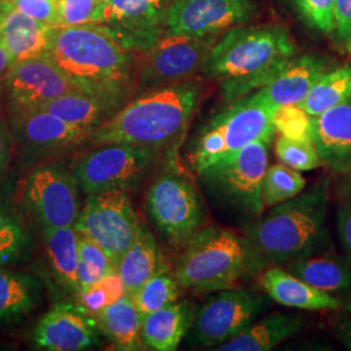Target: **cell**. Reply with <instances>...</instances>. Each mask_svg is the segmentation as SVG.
Segmentation results:
<instances>
[{"mask_svg":"<svg viewBox=\"0 0 351 351\" xmlns=\"http://www.w3.org/2000/svg\"><path fill=\"white\" fill-rule=\"evenodd\" d=\"M29 246L25 220L14 207L0 202V267L21 259Z\"/></svg>","mask_w":351,"mask_h":351,"instance_id":"cell-32","label":"cell"},{"mask_svg":"<svg viewBox=\"0 0 351 351\" xmlns=\"http://www.w3.org/2000/svg\"><path fill=\"white\" fill-rule=\"evenodd\" d=\"M261 285L269 298L285 307L322 311L337 310L342 304L337 297L311 287L282 267L265 268L261 275Z\"/></svg>","mask_w":351,"mask_h":351,"instance_id":"cell-22","label":"cell"},{"mask_svg":"<svg viewBox=\"0 0 351 351\" xmlns=\"http://www.w3.org/2000/svg\"><path fill=\"white\" fill-rule=\"evenodd\" d=\"M51 268L64 287L78 291V233L75 226L43 229Z\"/></svg>","mask_w":351,"mask_h":351,"instance_id":"cell-29","label":"cell"},{"mask_svg":"<svg viewBox=\"0 0 351 351\" xmlns=\"http://www.w3.org/2000/svg\"><path fill=\"white\" fill-rule=\"evenodd\" d=\"M124 104L125 103L111 97L78 88L40 106L39 108L49 111L69 124L94 132Z\"/></svg>","mask_w":351,"mask_h":351,"instance_id":"cell-23","label":"cell"},{"mask_svg":"<svg viewBox=\"0 0 351 351\" xmlns=\"http://www.w3.org/2000/svg\"><path fill=\"white\" fill-rule=\"evenodd\" d=\"M77 295L80 304L88 314L95 316L106 307L128 295V293L119 272L113 271L86 288L80 289Z\"/></svg>","mask_w":351,"mask_h":351,"instance_id":"cell-36","label":"cell"},{"mask_svg":"<svg viewBox=\"0 0 351 351\" xmlns=\"http://www.w3.org/2000/svg\"><path fill=\"white\" fill-rule=\"evenodd\" d=\"M267 308L258 293L246 288L217 291L194 315L191 336L203 346H220L239 336Z\"/></svg>","mask_w":351,"mask_h":351,"instance_id":"cell-12","label":"cell"},{"mask_svg":"<svg viewBox=\"0 0 351 351\" xmlns=\"http://www.w3.org/2000/svg\"><path fill=\"white\" fill-rule=\"evenodd\" d=\"M216 42V36L165 34L147 52L137 53V88L147 91L191 80L203 71Z\"/></svg>","mask_w":351,"mask_h":351,"instance_id":"cell-11","label":"cell"},{"mask_svg":"<svg viewBox=\"0 0 351 351\" xmlns=\"http://www.w3.org/2000/svg\"><path fill=\"white\" fill-rule=\"evenodd\" d=\"M139 221L129 193L108 190L88 194L75 229L98 243L117 269L120 259L137 234Z\"/></svg>","mask_w":351,"mask_h":351,"instance_id":"cell-10","label":"cell"},{"mask_svg":"<svg viewBox=\"0 0 351 351\" xmlns=\"http://www.w3.org/2000/svg\"><path fill=\"white\" fill-rule=\"evenodd\" d=\"M269 143L256 141L198 172L219 201L247 216L263 213L262 181L268 168Z\"/></svg>","mask_w":351,"mask_h":351,"instance_id":"cell-8","label":"cell"},{"mask_svg":"<svg viewBox=\"0 0 351 351\" xmlns=\"http://www.w3.org/2000/svg\"><path fill=\"white\" fill-rule=\"evenodd\" d=\"M36 304L32 278L0 267V322H12Z\"/></svg>","mask_w":351,"mask_h":351,"instance_id":"cell-31","label":"cell"},{"mask_svg":"<svg viewBox=\"0 0 351 351\" xmlns=\"http://www.w3.org/2000/svg\"><path fill=\"white\" fill-rule=\"evenodd\" d=\"M17 10L51 27L58 24L59 0H11Z\"/></svg>","mask_w":351,"mask_h":351,"instance_id":"cell-41","label":"cell"},{"mask_svg":"<svg viewBox=\"0 0 351 351\" xmlns=\"http://www.w3.org/2000/svg\"><path fill=\"white\" fill-rule=\"evenodd\" d=\"M167 154L126 143L101 145L80 156L72 173L86 195L108 190L129 191L138 188Z\"/></svg>","mask_w":351,"mask_h":351,"instance_id":"cell-9","label":"cell"},{"mask_svg":"<svg viewBox=\"0 0 351 351\" xmlns=\"http://www.w3.org/2000/svg\"><path fill=\"white\" fill-rule=\"evenodd\" d=\"M14 137L37 150H60L88 141L91 130L69 124L43 108L8 111Z\"/></svg>","mask_w":351,"mask_h":351,"instance_id":"cell-18","label":"cell"},{"mask_svg":"<svg viewBox=\"0 0 351 351\" xmlns=\"http://www.w3.org/2000/svg\"><path fill=\"white\" fill-rule=\"evenodd\" d=\"M103 1H106V0H103Z\"/></svg>","mask_w":351,"mask_h":351,"instance_id":"cell-49","label":"cell"},{"mask_svg":"<svg viewBox=\"0 0 351 351\" xmlns=\"http://www.w3.org/2000/svg\"><path fill=\"white\" fill-rule=\"evenodd\" d=\"M282 268L311 287L330 294L351 288L350 264L326 251L297 259Z\"/></svg>","mask_w":351,"mask_h":351,"instance_id":"cell-27","label":"cell"},{"mask_svg":"<svg viewBox=\"0 0 351 351\" xmlns=\"http://www.w3.org/2000/svg\"><path fill=\"white\" fill-rule=\"evenodd\" d=\"M78 233V232H77ZM113 271H117L110 256L98 243L78 233V285L86 288ZM78 289V290H80Z\"/></svg>","mask_w":351,"mask_h":351,"instance_id":"cell-35","label":"cell"},{"mask_svg":"<svg viewBox=\"0 0 351 351\" xmlns=\"http://www.w3.org/2000/svg\"><path fill=\"white\" fill-rule=\"evenodd\" d=\"M336 333L342 345L348 350H351V317H345L339 320L336 324Z\"/></svg>","mask_w":351,"mask_h":351,"instance_id":"cell-45","label":"cell"},{"mask_svg":"<svg viewBox=\"0 0 351 351\" xmlns=\"http://www.w3.org/2000/svg\"><path fill=\"white\" fill-rule=\"evenodd\" d=\"M180 284L175 274L165 267L150 277L141 288L130 295L142 316L158 311L165 306L175 303L180 295Z\"/></svg>","mask_w":351,"mask_h":351,"instance_id":"cell-34","label":"cell"},{"mask_svg":"<svg viewBox=\"0 0 351 351\" xmlns=\"http://www.w3.org/2000/svg\"><path fill=\"white\" fill-rule=\"evenodd\" d=\"M303 328V319L297 315L274 313L255 320L239 336L216 348L220 351H268L294 337Z\"/></svg>","mask_w":351,"mask_h":351,"instance_id":"cell-25","label":"cell"},{"mask_svg":"<svg viewBox=\"0 0 351 351\" xmlns=\"http://www.w3.org/2000/svg\"><path fill=\"white\" fill-rule=\"evenodd\" d=\"M97 326V319L82 306L59 304L38 322L33 339L43 350H85L98 341Z\"/></svg>","mask_w":351,"mask_h":351,"instance_id":"cell-17","label":"cell"},{"mask_svg":"<svg viewBox=\"0 0 351 351\" xmlns=\"http://www.w3.org/2000/svg\"><path fill=\"white\" fill-rule=\"evenodd\" d=\"M326 72V60L322 58L314 55L293 58L267 86L256 91L274 110L289 104L300 106Z\"/></svg>","mask_w":351,"mask_h":351,"instance_id":"cell-20","label":"cell"},{"mask_svg":"<svg viewBox=\"0 0 351 351\" xmlns=\"http://www.w3.org/2000/svg\"><path fill=\"white\" fill-rule=\"evenodd\" d=\"M51 26L16 8L11 0H0V43L13 62L46 53Z\"/></svg>","mask_w":351,"mask_h":351,"instance_id":"cell-21","label":"cell"},{"mask_svg":"<svg viewBox=\"0 0 351 351\" xmlns=\"http://www.w3.org/2000/svg\"><path fill=\"white\" fill-rule=\"evenodd\" d=\"M0 86L8 111L40 107L82 88L47 55L13 62Z\"/></svg>","mask_w":351,"mask_h":351,"instance_id":"cell-15","label":"cell"},{"mask_svg":"<svg viewBox=\"0 0 351 351\" xmlns=\"http://www.w3.org/2000/svg\"><path fill=\"white\" fill-rule=\"evenodd\" d=\"M297 11L306 24L320 30L332 33L336 29L335 7L336 0H293Z\"/></svg>","mask_w":351,"mask_h":351,"instance_id":"cell-40","label":"cell"},{"mask_svg":"<svg viewBox=\"0 0 351 351\" xmlns=\"http://www.w3.org/2000/svg\"><path fill=\"white\" fill-rule=\"evenodd\" d=\"M169 151L163 168L152 181L146 195V211L167 243L182 250L204 226L206 211L194 180Z\"/></svg>","mask_w":351,"mask_h":351,"instance_id":"cell-6","label":"cell"},{"mask_svg":"<svg viewBox=\"0 0 351 351\" xmlns=\"http://www.w3.org/2000/svg\"><path fill=\"white\" fill-rule=\"evenodd\" d=\"M326 206V184L320 182L259 215L242 234L247 254V275H258L268 267H285L297 259L324 252L329 246Z\"/></svg>","mask_w":351,"mask_h":351,"instance_id":"cell-1","label":"cell"},{"mask_svg":"<svg viewBox=\"0 0 351 351\" xmlns=\"http://www.w3.org/2000/svg\"><path fill=\"white\" fill-rule=\"evenodd\" d=\"M94 317L117 350H138L143 345L141 337L143 316L130 295L114 302Z\"/></svg>","mask_w":351,"mask_h":351,"instance_id":"cell-28","label":"cell"},{"mask_svg":"<svg viewBox=\"0 0 351 351\" xmlns=\"http://www.w3.org/2000/svg\"><path fill=\"white\" fill-rule=\"evenodd\" d=\"M275 154L280 163L300 172H308L323 165L314 139H294L280 136L275 143Z\"/></svg>","mask_w":351,"mask_h":351,"instance_id":"cell-37","label":"cell"},{"mask_svg":"<svg viewBox=\"0 0 351 351\" xmlns=\"http://www.w3.org/2000/svg\"><path fill=\"white\" fill-rule=\"evenodd\" d=\"M274 110L258 91L241 98L203 128L190 152V164L198 173L228 155L263 141L271 145L276 129Z\"/></svg>","mask_w":351,"mask_h":351,"instance_id":"cell-7","label":"cell"},{"mask_svg":"<svg viewBox=\"0 0 351 351\" xmlns=\"http://www.w3.org/2000/svg\"><path fill=\"white\" fill-rule=\"evenodd\" d=\"M78 190L72 172L56 164L39 165L26 178V206L43 229L75 226L81 213Z\"/></svg>","mask_w":351,"mask_h":351,"instance_id":"cell-14","label":"cell"},{"mask_svg":"<svg viewBox=\"0 0 351 351\" xmlns=\"http://www.w3.org/2000/svg\"><path fill=\"white\" fill-rule=\"evenodd\" d=\"M337 232L341 246L351 263V186L337 208Z\"/></svg>","mask_w":351,"mask_h":351,"instance_id":"cell-42","label":"cell"},{"mask_svg":"<svg viewBox=\"0 0 351 351\" xmlns=\"http://www.w3.org/2000/svg\"><path fill=\"white\" fill-rule=\"evenodd\" d=\"M202 98L198 81L145 91L125 103L88 137L93 146L126 143L154 150H177Z\"/></svg>","mask_w":351,"mask_h":351,"instance_id":"cell-2","label":"cell"},{"mask_svg":"<svg viewBox=\"0 0 351 351\" xmlns=\"http://www.w3.org/2000/svg\"><path fill=\"white\" fill-rule=\"evenodd\" d=\"M180 287L197 293H217L247 275V254L242 236L223 226L201 228L176 262Z\"/></svg>","mask_w":351,"mask_h":351,"instance_id":"cell-5","label":"cell"},{"mask_svg":"<svg viewBox=\"0 0 351 351\" xmlns=\"http://www.w3.org/2000/svg\"><path fill=\"white\" fill-rule=\"evenodd\" d=\"M274 126L281 136L294 139H313V116L301 106H281L274 113Z\"/></svg>","mask_w":351,"mask_h":351,"instance_id":"cell-38","label":"cell"},{"mask_svg":"<svg viewBox=\"0 0 351 351\" xmlns=\"http://www.w3.org/2000/svg\"><path fill=\"white\" fill-rule=\"evenodd\" d=\"M336 36L345 42L351 40V0H336L335 7Z\"/></svg>","mask_w":351,"mask_h":351,"instance_id":"cell-43","label":"cell"},{"mask_svg":"<svg viewBox=\"0 0 351 351\" xmlns=\"http://www.w3.org/2000/svg\"><path fill=\"white\" fill-rule=\"evenodd\" d=\"M45 55L88 91L128 103L137 88V53L97 24L51 27Z\"/></svg>","mask_w":351,"mask_h":351,"instance_id":"cell-3","label":"cell"},{"mask_svg":"<svg viewBox=\"0 0 351 351\" xmlns=\"http://www.w3.org/2000/svg\"><path fill=\"white\" fill-rule=\"evenodd\" d=\"M295 52L282 26H236L215 43L203 72L219 81L224 101L232 104L267 86Z\"/></svg>","mask_w":351,"mask_h":351,"instance_id":"cell-4","label":"cell"},{"mask_svg":"<svg viewBox=\"0 0 351 351\" xmlns=\"http://www.w3.org/2000/svg\"><path fill=\"white\" fill-rule=\"evenodd\" d=\"M194 315L190 303L182 301L143 316L141 332L143 345L151 350H177L193 326Z\"/></svg>","mask_w":351,"mask_h":351,"instance_id":"cell-24","label":"cell"},{"mask_svg":"<svg viewBox=\"0 0 351 351\" xmlns=\"http://www.w3.org/2000/svg\"><path fill=\"white\" fill-rule=\"evenodd\" d=\"M313 139L324 167L351 173V99L313 117Z\"/></svg>","mask_w":351,"mask_h":351,"instance_id":"cell-19","label":"cell"},{"mask_svg":"<svg viewBox=\"0 0 351 351\" xmlns=\"http://www.w3.org/2000/svg\"><path fill=\"white\" fill-rule=\"evenodd\" d=\"M165 268L159 246L149 226L139 221L137 234L117 265L128 295H133L150 277Z\"/></svg>","mask_w":351,"mask_h":351,"instance_id":"cell-26","label":"cell"},{"mask_svg":"<svg viewBox=\"0 0 351 351\" xmlns=\"http://www.w3.org/2000/svg\"><path fill=\"white\" fill-rule=\"evenodd\" d=\"M13 58L12 55L5 50V47L0 43V85L4 80V77L7 75L10 66L12 65Z\"/></svg>","mask_w":351,"mask_h":351,"instance_id":"cell-46","label":"cell"},{"mask_svg":"<svg viewBox=\"0 0 351 351\" xmlns=\"http://www.w3.org/2000/svg\"><path fill=\"white\" fill-rule=\"evenodd\" d=\"M306 188V180L300 171H295L282 163L268 165L262 181V199L264 208L300 195Z\"/></svg>","mask_w":351,"mask_h":351,"instance_id":"cell-33","label":"cell"},{"mask_svg":"<svg viewBox=\"0 0 351 351\" xmlns=\"http://www.w3.org/2000/svg\"><path fill=\"white\" fill-rule=\"evenodd\" d=\"M11 133L7 125L0 119V177L5 172L11 159Z\"/></svg>","mask_w":351,"mask_h":351,"instance_id":"cell-44","label":"cell"},{"mask_svg":"<svg viewBox=\"0 0 351 351\" xmlns=\"http://www.w3.org/2000/svg\"><path fill=\"white\" fill-rule=\"evenodd\" d=\"M103 3V0H59V16L55 27L97 24Z\"/></svg>","mask_w":351,"mask_h":351,"instance_id":"cell-39","label":"cell"},{"mask_svg":"<svg viewBox=\"0 0 351 351\" xmlns=\"http://www.w3.org/2000/svg\"><path fill=\"white\" fill-rule=\"evenodd\" d=\"M350 99L351 66H341L322 75L300 106L316 117Z\"/></svg>","mask_w":351,"mask_h":351,"instance_id":"cell-30","label":"cell"},{"mask_svg":"<svg viewBox=\"0 0 351 351\" xmlns=\"http://www.w3.org/2000/svg\"><path fill=\"white\" fill-rule=\"evenodd\" d=\"M251 0H172L167 13L169 34L208 37L246 23Z\"/></svg>","mask_w":351,"mask_h":351,"instance_id":"cell-16","label":"cell"},{"mask_svg":"<svg viewBox=\"0 0 351 351\" xmlns=\"http://www.w3.org/2000/svg\"><path fill=\"white\" fill-rule=\"evenodd\" d=\"M346 310H348V313L351 315V301L346 304Z\"/></svg>","mask_w":351,"mask_h":351,"instance_id":"cell-47","label":"cell"},{"mask_svg":"<svg viewBox=\"0 0 351 351\" xmlns=\"http://www.w3.org/2000/svg\"><path fill=\"white\" fill-rule=\"evenodd\" d=\"M348 50H349V52L351 53V40L348 43Z\"/></svg>","mask_w":351,"mask_h":351,"instance_id":"cell-48","label":"cell"},{"mask_svg":"<svg viewBox=\"0 0 351 351\" xmlns=\"http://www.w3.org/2000/svg\"><path fill=\"white\" fill-rule=\"evenodd\" d=\"M172 0H106L97 25L125 50L143 53L165 36Z\"/></svg>","mask_w":351,"mask_h":351,"instance_id":"cell-13","label":"cell"}]
</instances>
